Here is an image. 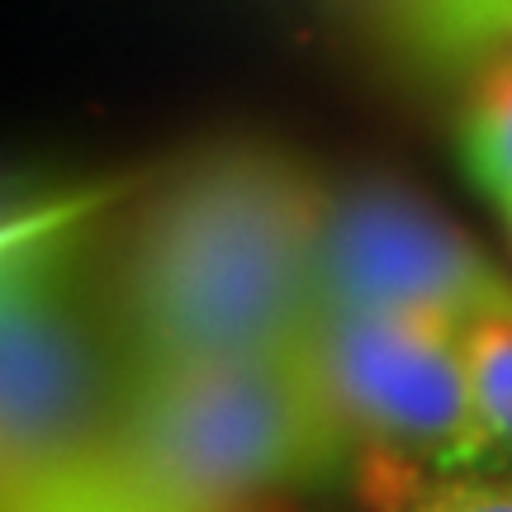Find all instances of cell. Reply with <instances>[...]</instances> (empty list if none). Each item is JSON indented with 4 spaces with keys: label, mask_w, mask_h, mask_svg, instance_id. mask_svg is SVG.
<instances>
[{
    "label": "cell",
    "mask_w": 512,
    "mask_h": 512,
    "mask_svg": "<svg viewBox=\"0 0 512 512\" xmlns=\"http://www.w3.org/2000/svg\"><path fill=\"white\" fill-rule=\"evenodd\" d=\"M304 361L366 456L432 475H489L465 323L422 309L323 304L304 337Z\"/></svg>",
    "instance_id": "cell-3"
},
{
    "label": "cell",
    "mask_w": 512,
    "mask_h": 512,
    "mask_svg": "<svg viewBox=\"0 0 512 512\" xmlns=\"http://www.w3.org/2000/svg\"><path fill=\"white\" fill-rule=\"evenodd\" d=\"M351 494L366 512H512V475H432L366 456Z\"/></svg>",
    "instance_id": "cell-5"
},
{
    "label": "cell",
    "mask_w": 512,
    "mask_h": 512,
    "mask_svg": "<svg viewBox=\"0 0 512 512\" xmlns=\"http://www.w3.org/2000/svg\"><path fill=\"white\" fill-rule=\"evenodd\" d=\"M479 5H489V24H494L498 34H508L512 38V0H479ZM475 10V5H470ZM465 10V15H470Z\"/></svg>",
    "instance_id": "cell-8"
},
{
    "label": "cell",
    "mask_w": 512,
    "mask_h": 512,
    "mask_svg": "<svg viewBox=\"0 0 512 512\" xmlns=\"http://www.w3.org/2000/svg\"><path fill=\"white\" fill-rule=\"evenodd\" d=\"M408 5H427V10H456V15H465L475 0H408Z\"/></svg>",
    "instance_id": "cell-9"
},
{
    "label": "cell",
    "mask_w": 512,
    "mask_h": 512,
    "mask_svg": "<svg viewBox=\"0 0 512 512\" xmlns=\"http://www.w3.org/2000/svg\"><path fill=\"white\" fill-rule=\"evenodd\" d=\"M100 200H67L5 233L0 451L5 512L91 475L110 456L128 366L95 275Z\"/></svg>",
    "instance_id": "cell-2"
},
{
    "label": "cell",
    "mask_w": 512,
    "mask_h": 512,
    "mask_svg": "<svg viewBox=\"0 0 512 512\" xmlns=\"http://www.w3.org/2000/svg\"><path fill=\"white\" fill-rule=\"evenodd\" d=\"M323 304L422 309L479 323H512V271L475 247L441 209L389 181H351L328 190L318 247Z\"/></svg>",
    "instance_id": "cell-4"
},
{
    "label": "cell",
    "mask_w": 512,
    "mask_h": 512,
    "mask_svg": "<svg viewBox=\"0 0 512 512\" xmlns=\"http://www.w3.org/2000/svg\"><path fill=\"white\" fill-rule=\"evenodd\" d=\"M328 185L266 147L209 152L133 214L105 266L128 380L304 351Z\"/></svg>",
    "instance_id": "cell-1"
},
{
    "label": "cell",
    "mask_w": 512,
    "mask_h": 512,
    "mask_svg": "<svg viewBox=\"0 0 512 512\" xmlns=\"http://www.w3.org/2000/svg\"><path fill=\"white\" fill-rule=\"evenodd\" d=\"M465 366L489 441V475H512V323H465Z\"/></svg>",
    "instance_id": "cell-7"
},
{
    "label": "cell",
    "mask_w": 512,
    "mask_h": 512,
    "mask_svg": "<svg viewBox=\"0 0 512 512\" xmlns=\"http://www.w3.org/2000/svg\"><path fill=\"white\" fill-rule=\"evenodd\" d=\"M498 214H503V219H508V233H512V204H503V209H498Z\"/></svg>",
    "instance_id": "cell-10"
},
{
    "label": "cell",
    "mask_w": 512,
    "mask_h": 512,
    "mask_svg": "<svg viewBox=\"0 0 512 512\" xmlns=\"http://www.w3.org/2000/svg\"><path fill=\"white\" fill-rule=\"evenodd\" d=\"M460 166L484 200L512 204V53L475 81L460 114Z\"/></svg>",
    "instance_id": "cell-6"
}]
</instances>
